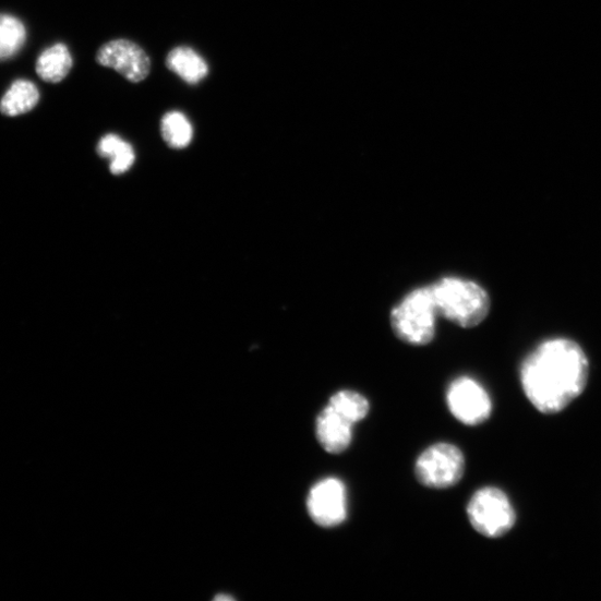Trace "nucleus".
<instances>
[{
  "label": "nucleus",
  "mask_w": 601,
  "mask_h": 601,
  "mask_svg": "<svg viewBox=\"0 0 601 601\" xmlns=\"http://www.w3.org/2000/svg\"><path fill=\"white\" fill-rule=\"evenodd\" d=\"M306 507L313 522L322 528L342 525L348 517L345 482L335 477L320 480L310 490Z\"/></svg>",
  "instance_id": "nucleus-6"
},
{
  "label": "nucleus",
  "mask_w": 601,
  "mask_h": 601,
  "mask_svg": "<svg viewBox=\"0 0 601 601\" xmlns=\"http://www.w3.org/2000/svg\"><path fill=\"white\" fill-rule=\"evenodd\" d=\"M167 67L191 85L199 84L208 74V67L203 58L187 46L177 47L169 52Z\"/></svg>",
  "instance_id": "nucleus-10"
},
{
  "label": "nucleus",
  "mask_w": 601,
  "mask_h": 601,
  "mask_svg": "<svg viewBox=\"0 0 601 601\" xmlns=\"http://www.w3.org/2000/svg\"><path fill=\"white\" fill-rule=\"evenodd\" d=\"M467 514L473 529L486 538H501L516 524L509 498L495 486L478 490L468 504Z\"/></svg>",
  "instance_id": "nucleus-4"
},
{
  "label": "nucleus",
  "mask_w": 601,
  "mask_h": 601,
  "mask_svg": "<svg viewBox=\"0 0 601 601\" xmlns=\"http://www.w3.org/2000/svg\"><path fill=\"white\" fill-rule=\"evenodd\" d=\"M73 59L64 44H57L46 49L36 64V72L41 80L48 83H60L70 73Z\"/></svg>",
  "instance_id": "nucleus-11"
},
{
  "label": "nucleus",
  "mask_w": 601,
  "mask_h": 601,
  "mask_svg": "<svg viewBox=\"0 0 601 601\" xmlns=\"http://www.w3.org/2000/svg\"><path fill=\"white\" fill-rule=\"evenodd\" d=\"M589 361L581 347L567 338L539 344L522 361L524 393L540 412L563 411L586 389Z\"/></svg>",
  "instance_id": "nucleus-1"
},
{
  "label": "nucleus",
  "mask_w": 601,
  "mask_h": 601,
  "mask_svg": "<svg viewBox=\"0 0 601 601\" xmlns=\"http://www.w3.org/2000/svg\"><path fill=\"white\" fill-rule=\"evenodd\" d=\"M26 40L24 24L14 16L0 14V61L11 59Z\"/></svg>",
  "instance_id": "nucleus-14"
},
{
  "label": "nucleus",
  "mask_w": 601,
  "mask_h": 601,
  "mask_svg": "<svg viewBox=\"0 0 601 601\" xmlns=\"http://www.w3.org/2000/svg\"><path fill=\"white\" fill-rule=\"evenodd\" d=\"M465 468L461 450L452 444L441 443L419 456L414 470L421 484L432 489H447L462 479Z\"/></svg>",
  "instance_id": "nucleus-5"
},
{
  "label": "nucleus",
  "mask_w": 601,
  "mask_h": 601,
  "mask_svg": "<svg viewBox=\"0 0 601 601\" xmlns=\"http://www.w3.org/2000/svg\"><path fill=\"white\" fill-rule=\"evenodd\" d=\"M353 425L332 407L326 406L316 419V440L326 453L342 454L352 443Z\"/></svg>",
  "instance_id": "nucleus-9"
},
{
  "label": "nucleus",
  "mask_w": 601,
  "mask_h": 601,
  "mask_svg": "<svg viewBox=\"0 0 601 601\" xmlns=\"http://www.w3.org/2000/svg\"><path fill=\"white\" fill-rule=\"evenodd\" d=\"M438 315L430 287L410 292L393 311L392 324L396 336L412 346H425L435 335Z\"/></svg>",
  "instance_id": "nucleus-3"
},
{
  "label": "nucleus",
  "mask_w": 601,
  "mask_h": 601,
  "mask_svg": "<svg viewBox=\"0 0 601 601\" xmlns=\"http://www.w3.org/2000/svg\"><path fill=\"white\" fill-rule=\"evenodd\" d=\"M336 412H338L346 420L352 424H357L362 421L369 413L370 404L362 395L351 392L342 390L337 393L329 401V405Z\"/></svg>",
  "instance_id": "nucleus-16"
},
{
  "label": "nucleus",
  "mask_w": 601,
  "mask_h": 601,
  "mask_svg": "<svg viewBox=\"0 0 601 601\" xmlns=\"http://www.w3.org/2000/svg\"><path fill=\"white\" fill-rule=\"evenodd\" d=\"M215 600H233V598L231 596L221 594V596H217Z\"/></svg>",
  "instance_id": "nucleus-17"
},
{
  "label": "nucleus",
  "mask_w": 601,
  "mask_h": 601,
  "mask_svg": "<svg viewBox=\"0 0 601 601\" xmlns=\"http://www.w3.org/2000/svg\"><path fill=\"white\" fill-rule=\"evenodd\" d=\"M96 62L119 72L133 83L144 81L151 72L147 53L137 44L128 39H116L103 45L97 51Z\"/></svg>",
  "instance_id": "nucleus-8"
},
{
  "label": "nucleus",
  "mask_w": 601,
  "mask_h": 601,
  "mask_svg": "<svg viewBox=\"0 0 601 601\" xmlns=\"http://www.w3.org/2000/svg\"><path fill=\"white\" fill-rule=\"evenodd\" d=\"M39 92L28 81L15 82L0 101V112L7 117H19L25 115L37 105Z\"/></svg>",
  "instance_id": "nucleus-12"
},
{
  "label": "nucleus",
  "mask_w": 601,
  "mask_h": 601,
  "mask_svg": "<svg viewBox=\"0 0 601 601\" xmlns=\"http://www.w3.org/2000/svg\"><path fill=\"white\" fill-rule=\"evenodd\" d=\"M438 314L467 327L479 325L488 316L491 301L478 284L460 278H445L431 286Z\"/></svg>",
  "instance_id": "nucleus-2"
},
{
  "label": "nucleus",
  "mask_w": 601,
  "mask_h": 601,
  "mask_svg": "<svg viewBox=\"0 0 601 601\" xmlns=\"http://www.w3.org/2000/svg\"><path fill=\"white\" fill-rule=\"evenodd\" d=\"M97 153L101 157L111 159L109 170L117 176L128 172L135 161L133 147L116 134L101 137L97 145Z\"/></svg>",
  "instance_id": "nucleus-13"
},
{
  "label": "nucleus",
  "mask_w": 601,
  "mask_h": 601,
  "mask_svg": "<svg viewBox=\"0 0 601 601\" xmlns=\"http://www.w3.org/2000/svg\"><path fill=\"white\" fill-rule=\"evenodd\" d=\"M161 137L172 148H185L193 139V128L188 118L180 112H170L160 122Z\"/></svg>",
  "instance_id": "nucleus-15"
},
{
  "label": "nucleus",
  "mask_w": 601,
  "mask_h": 601,
  "mask_svg": "<svg viewBox=\"0 0 601 601\" xmlns=\"http://www.w3.org/2000/svg\"><path fill=\"white\" fill-rule=\"evenodd\" d=\"M447 405L452 414L467 425L481 424L493 412L489 394L477 380L469 376H460L452 382Z\"/></svg>",
  "instance_id": "nucleus-7"
}]
</instances>
